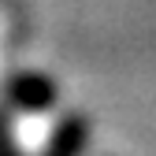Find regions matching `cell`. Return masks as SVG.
I'll return each instance as SVG.
<instances>
[{
  "mask_svg": "<svg viewBox=\"0 0 156 156\" xmlns=\"http://www.w3.org/2000/svg\"><path fill=\"white\" fill-rule=\"evenodd\" d=\"M8 97L19 108H26V112H41V108L52 104L56 86L48 82L45 74H23V78H15V82L8 86Z\"/></svg>",
  "mask_w": 156,
  "mask_h": 156,
  "instance_id": "6da1fadb",
  "label": "cell"
},
{
  "mask_svg": "<svg viewBox=\"0 0 156 156\" xmlns=\"http://www.w3.org/2000/svg\"><path fill=\"white\" fill-rule=\"evenodd\" d=\"M82 145H86V123L82 119H67L56 130V138L48 145V156H78Z\"/></svg>",
  "mask_w": 156,
  "mask_h": 156,
  "instance_id": "7a4b0ae2",
  "label": "cell"
}]
</instances>
